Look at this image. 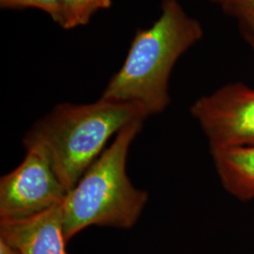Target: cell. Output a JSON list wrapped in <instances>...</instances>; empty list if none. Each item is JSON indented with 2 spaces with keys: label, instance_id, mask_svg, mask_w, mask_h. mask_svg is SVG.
<instances>
[{
  "label": "cell",
  "instance_id": "obj_1",
  "mask_svg": "<svg viewBox=\"0 0 254 254\" xmlns=\"http://www.w3.org/2000/svg\"><path fill=\"white\" fill-rule=\"evenodd\" d=\"M203 35L200 22L190 16L178 0H163L154 25L138 29L121 69L101 98L136 105L147 117L169 106V81L178 59Z\"/></svg>",
  "mask_w": 254,
  "mask_h": 254
},
{
  "label": "cell",
  "instance_id": "obj_2",
  "mask_svg": "<svg viewBox=\"0 0 254 254\" xmlns=\"http://www.w3.org/2000/svg\"><path fill=\"white\" fill-rule=\"evenodd\" d=\"M147 118L136 105L100 98L91 104L63 103L37 121L23 138L48 156L67 192L106 150L111 136Z\"/></svg>",
  "mask_w": 254,
  "mask_h": 254
},
{
  "label": "cell",
  "instance_id": "obj_3",
  "mask_svg": "<svg viewBox=\"0 0 254 254\" xmlns=\"http://www.w3.org/2000/svg\"><path fill=\"white\" fill-rule=\"evenodd\" d=\"M144 120L121 130L62 202L67 242L91 226L131 229L148 202V192L138 190L127 172V155Z\"/></svg>",
  "mask_w": 254,
  "mask_h": 254
},
{
  "label": "cell",
  "instance_id": "obj_4",
  "mask_svg": "<svg viewBox=\"0 0 254 254\" xmlns=\"http://www.w3.org/2000/svg\"><path fill=\"white\" fill-rule=\"evenodd\" d=\"M25 149L23 161L0 179V219L33 216L61 204L67 194L46 153Z\"/></svg>",
  "mask_w": 254,
  "mask_h": 254
},
{
  "label": "cell",
  "instance_id": "obj_5",
  "mask_svg": "<svg viewBox=\"0 0 254 254\" xmlns=\"http://www.w3.org/2000/svg\"><path fill=\"white\" fill-rule=\"evenodd\" d=\"M190 113L208 140L210 151L254 145V89L227 84L201 96Z\"/></svg>",
  "mask_w": 254,
  "mask_h": 254
},
{
  "label": "cell",
  "instance_id": "obj_6",
  "mask_svg": "<svg viewBox=\"0 0 254 254\" xmlns=\"http://www.w3.org/2000/svg\"><path fill=\"white\" fill-rule=\"evenodd\" d=\"M0 239L20 254H68L62 203L27 218L0 219Z\"/></svg>",
  "mask_w": 254,
  "mask_h": 254
},
{
  "label": "cell",
  "instance_id": "obj_7",
  "mask_svg": "<svg viewBox=\"0 0 254 254\" xmlns=\"http://www.w3.org/2000/svg\"><path fill=\"white\" fill-rule=\"evenodd\" d=\"M224 189L241 200L254 199V145L211 152Z\"/></svg>",
  "mask_w": 254,
  "mask_h": 254
},
{
  "label": "cell",
  "instance_id": "obj_8",
  "mask_svg": "<svg viewBox=\"0 0 254 254\" xmlns=\"http://www.w3.org/2000/svg\"><path fill=\"white\" fill-rule=\"evenodd\" d=\"M111 0H61V20L64 29L87 25L99 9H109Z\"/></svg>",
  "mask_w": 254,
  "mask_h": 254
},
{
  "label": "cell",
  "instance_id": "obj_9",
  "mask_svg": "<svg viewBox=\"0 0 254 254\" xmlns=\"http://www.w3.org/2000/svg\"><path fill=\"white\" fill-rule=\"evenodd\" d=\"M223 7L237 19L244 36L254 47V0H231Z\"/></svg>",
  "mask_w": 254,
  "mask_h": 254
},
{
  "label": "cell",
  "instance_id": "obj_10",
  "mask_svg": "<svg viewBox=\"0 0 254 254\" xmlns=\"http://www.w3.org/2000/svg\"><path fill=\"white\" fill-rule=\"evenodd\" d=\"M2 9L33 8L46 11L57 24L61 20V0H0Z\"/></svg>",
  "mask_w": 254,
  "mask_h": 254
},
{
  "label": "cell",
  "instance_id": "obj_11",
  "mask_svg": "<svg viewBox=\"0 0 254 254\" xmlns=\"http://www.w3.org/2000/svg\"><path fill=\"white\" fill-rule=\"evenodd\" d=\"M0 254H20V253L6 241L0 239Z\"/></svg>",
  "mask_w": 254,
  "mask_h": 254
},
{
  "label": "cell",
  "instance_id": "obj_12",
  "mask_svg": "<svg viewBox=\"0 0 254 254\" xmlns=\"http://www.w3.org/2000/svg\"><path fill=\"white\" fill-rule=\"evenodd\" d=\"M213 1H216V2H219V3H221L222 5H224V4L226 3V1H227V0H213Z\"/></svg>",
  "mask_w": 254,
  "mask_h": 254
},
{
  "label": "cell",
  "instance_id": "obj_13",
  "mask_svg": "<svg viewBox=\"0 0 254 254\" xmlns=\"http://www.w3.org/2000/svg\"><path fill=\"white\" fill-rule=\"evenodd\" d=\"M230 1H231V0H227V1H226V3H225V4H224V5H226V4H227L228 2H230ZM224 5H223V6H224Z\"/></svg>",
  "mask_w": 254,
  "mask_h": 254
}]
</instances>
